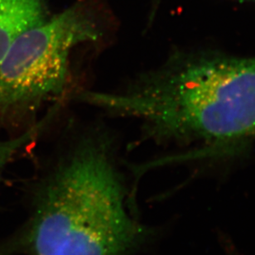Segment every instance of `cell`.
<instances>
[{
  "mask_svg": "<svg viewBox=\"0 0 255 255\" xmlns=\"http://www.w3.org/2000/svg\"><path fill=\"white\" fill-rule=\"evenodd\" d=\"M76 101L139 125L136 144L199 147L191 157L235 156L255 145V57L176 51L111 91Z\"/></svg>",
  "mask_w": 255,
  "mask_h": 255,
  "instance_id": "obj_1",
  "label": "cell"
},
{
  "mask_svg": "<svg viewBox=\"0 0 255 255\" xmlns=\"http://www.w3.org/2000/svg\"><path fill=\"white\" fill-rule=\"evenodd\" d=\"M109 34L83 2L22 32L0 62V128L20 134L53 106L73 100L81 61L106 47Z\"/></svg>",
  "mask_w": 255,
  "mask_h": 255,
  "instance_id": "obj_3",
  "label": "cell"
},
{
  "mask_svg": "<svg viewBox=\"0 0 255 255\" xmlns=\"http://www.w3.org/2000/svg\"><path fill=\"white\" fill-rule=\"evenodd\" d=\"M56 114L48 111L38 123L32 128L20 133L9 136L4 140H0V182L7 166L23 148L31 144L42 135L51 121H53Z\"/></svg>",
  "mask_w": 255,
  "mask_h": 255,
  "instance_id": "obj_5",
  "label": "cell"
},
{
  "mask_svg": "<svg viewBox=\"0 0 255 255\" xmlns=\"http://www.w3.org/2000/svg\"><path fill=\"white\" fill-rule=\"evenodd\" d=\"M48 17L47 0H0V62L22 32Z\"/></svg>",
  "mask_w": 255,
  "mask_h": 255,
  "instance_id": "obj_4",
  "label": "cell"
},
{
  "mask_svg": "<svg viewBox=\"0 0 255 255\" xmlns=\"http://www.w3.org/2000/svg\"><path fill=\"white\" fill-rule=\"evenodd\" d=\"M107 128H91L68 142L35 194L29 220L2 254L132 255L153 235L132 217Z\"/></svg>",
  "mask_w": 255,
  "mask_h": 255,
  "instance_id": "obj_2",
  "label": "cell"
}]
</instances>
